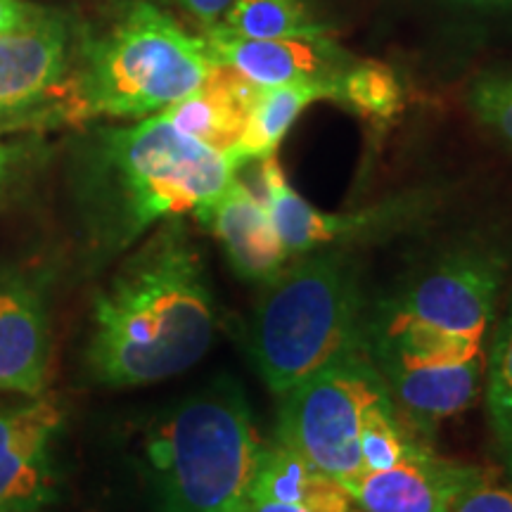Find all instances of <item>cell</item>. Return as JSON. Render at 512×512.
<instances>
[{"label": "cell", "instance_id": "6da1fadb", "mask_svg": "<svg viewBox=\"0 0 512 512\" xmlns=\"http://www.w3.org/2000/svg\"><path fill=\"white\" fill-rule=\"evenodd\" d=\"M214 335V294L200 247L183 219H169L95 294L83 363L102 387H145L202 361Z\"/></svg>", "mask_w": 512, "mask_h": 512}, {"label": "cell", "instance_id": "7a4b0ae2", "mask_svg": "<svg viewBox=\"0 0 512 512\" xmlns=\"http://www.w3.org/2000/svg\"><path fill=\"white\" fill-rule=\"evenodd\" d=\"M238 171L162 112L133 126L95 131L79 166L81 214L95 254H121L159 223L197 214Z\"/></svg>", "mask_w": 512, "mask_h": 512}, {"label": "cell", "instance_id": "3957f363", "mask_svg": "<svg viewBox=\"0 0 512 512\" xmlns=\"http://www.w3.org/2000/svg\"><path fill=\"white\" fill-rule=\"evenodd\" d=\"M216 60L202 34L185 31L152 0H119L98 24H81L72 69L43 117L145 119L195 91Z\"/></svg>", "mask_w": 512, "mask_h": 512}, {"label": "cell", "instance_id": "277c9868", "mask_svg": "<svg viewBox=\"0 0 512 512\" xmlns=\"http://www.w3.org/2000/svg\"><path fill=\"white\" fill-rule=\"evenodd\" d=\"M351 249L294 256L264 285L245 328L254 370L275 396L366 349V299Z\"/></svg>", "mask_w": 512, "mask_h": 512}, {"label": "cell", "instance_id": "5b68a950", "mask_svg": "<svg viewBox=\"0 0 512 512\" xmlns=\"http://www.w3.org/2000/svg\"><path fill=\"white\" fill-rule=\"evenodd\" d=\"M508 259L489 242H460L366 313L375 366L484 354Z\"/></svg>", "mask_w": 512, "mask_h": 512}, {"label": "cell", "instance_id": "8992f818", "mask_svg": "<svg viewBox=\"0 0 512 512\" xmlns=\"http://www.w3.org/2000/svg\"><path fill=\"white\" fill-rule=\"evenodd\" d=\"M266 441L247 396L221 377L166 411L145 441L162 512H245Z\"/></svg>", "mask_w": 512, "mask_h": 512}, {"label": "cell", "instance_id": "52a82bcc", "mask_svg": "<svg viewBox=\"0 0 512 512\" xmlns=\"http://www.w3.org/2000/svg\"><path fill=\"white\" fill-rule=\"evenodd\" d=\"M389 389L366 349L354 351L278 396L275 439L347 489L363 475L361 432Z\"/></svg>", "mask_w": 512, "mask_h": 512}, {"label": "cell", "instance_id": "ba28073f", "mask_svg": "<svg viewBox=\"0 0 512 512\" xmlns=\"http://www.w3.org/2000/svg\"><path fill=\"white\" fill-rule=\"evenodd\" d=\"M259 176L261 200L292 259L320 249H351L358 242L382 240L420 221L432 207L430 195L408 192L351 214H330L292 188L275 155L261 159Z\"/></svg>", "mask_w": 512, "mask_h": 512}, {"label": "cell", "instance_id": "9c48e42d", "mask_svg": "<svg viewBox=\"0 0 512 512\" xmlns=\"http://www.w3.org/2000/svg\"><path fill=\"white\" fill-rule=\"evenodd\" d=\"M62 411L53 396L0 403V512H38L55 498V434Z\"/></svg>", "mask_w": 512, "mask_h": 512}, {"label": "cell", "instance_id": "30bf717a", "mask_svg": "<svg viewBox=\"0 0 512 512\" xmlns=\"http://www.w3.org/2000/svg\"><path fill=\"white\" fill-rule=\"evenodd\" d=\"M482 475V467L441 458L422 441L394 467L363 472L347 494L361 512H453Z\"/></svg>", "mask_w": 512, "mask_h": 512}, {"label": "cell", "instance_id": "8fae6325", "mask_svg": "<svg viewBox=\"0 0 512 512\" xmlns=\"http://www.w3.org/2000/svg\"><path fill=\"white\" fill-rule=\"evenodd\" d=\"M79 22L46 10L29 27L0 34V114H15L48 100L72 69Z\"/></svg>", "mask_w": 512, "mask_h": 512}, {"label": "cell", "instance_id": "7c38bea8", "mask_svg": "<svg viewBox=\"0 0 512 512\" xmlns=\"http://www.w3.org/2000/svg\"><path fill=\"white\" fill-rule=\"evenodd\" d=\"M202 38L216 62L228 64L256 86H283L294 81L337 79L356 55L330 34L306 38H247L223 24L202 29Z\"/></svg>", "mask_w": 512, "mask_h": 512}, {"label": "cell", "instance_id": "4fadbf2b", "mask_svg": "<svg viewBox=\"0 0 512 512\" xmlns=\"http://www.w3.org/2000/svg\"><path fill=\"white\" fill-rule=\"evenodd\" d=\"M486 354L439 361H392L377 366L401 418L420 437L465 413L484 387Z\"/></svg>", "mask_w": 512, "mask_h": 512}, {"label": "cell", "instance_id": "5bb4252c", "mask_svg": "<svg viewBox=\"0 0 512 512\" xmlns=\"http://www.w3.org/2000/svg\"><path fill=\"white\" fill-rule=\"evenodd\" d=\"M48 356L46 285L36 273H0V392L43 394Z\"/></svg>", "mask_w": 512, "mask_h": 512}, {"label": "cell", "instance_id": "9a60e30c", "mask_svg": "<svg viewBox=\"0 0 512 512\" xmlns=\"http://www.w3.org/2000/svg\"><path fill=\"white\" fill-rule=\"evenodd\" d=\"M195 216L219 240L228 264L242 280L266 285L290 264L292 256L287 254L264 200L238 176L216 200L197 209Z\"/></svg>", "mask_w": 512, "mask_h": 512}, {"label": "cell", "instance_id": "2e32d148", "mask_svg": "<svg viewBox=\"0 0 512 512\" xmlns=\"http://www.w3.org/2000/svg\"><path fill=\"white\" fill-rule=\"evenodd\" d=\"M259 88L233 67L216 62L195 91L166 107L162 114L185 136L200 140L233 162Z\"/></svg>", "mask_w": 512, "mask_h": 512}, {"label": "cell", "instance_id": "e0dca14e", "mask_svg": "<svg viewBox=\"0 0 512 512\" xmlns=\"http://www.w3.org/2000/svg\"><path fill=\"white\" fill-rule=\"evenodd\" d=\"M245 512H356L342 484L278 439L266 441Z\"/></svg>", "mask_w": 512, "mask_h": 512}, {"label": "cell", "instance_id": "ac0fdd59", "mask_svg": "<svg viewBox=\"0 0 512 512\" xmlns=\"http://www.w3.org/2000/svg\"><path fill=\"white\" fill-rule=\"evenodd\" d=\"M332 95H335V81H294L283 86H261L252 114H249L245 136L233 152L235 166L242 169L249 162L273 157L306 107L320 100H332Z\"/></svg>", "mask_w": 512, "mask_h": 512}, {"label": "cell", "instance_id": "d6986e66", "mask_svg": "<svg viewBox=\"0 0 512 512\" xmlns=\"http://www.w3.org/2000/svg\"><path fill=\"white\" fill-rule=\"evenodd\" d=\"M484 399L503 472L512 477V294L491 335L484 363Z\"/></svg>", "mask_w": 512, "mask_h": 512}, {"label": "cell", "instance_id": "ffe728a7", "mask_svg": "<svg viewBox=\"0 0 512 512\" xmlns=\"http://www.w3.org/2000/svg\"><path fill=\"white\" fill-rule=\"evenodd\" d=\"M223 27L247 38H306L330 34L309 0H233Z\"/></svg>", "mask_w": 512, "mask_h": 512}, {"label": "cell", "instance_id": "44dd1931", "mask_svg": "<svg viewBox=\"0 0 512 512\" xmlns=\"http://www.w3.org/2000/svg\"><path fill=\"white\" fill-rule=\"evenodd\" d=\"M332 102H339L358 117L384 124L403 110V86L392 67L356 57L335 79Z\"/></svg>", "mask_w": 512, "mask_h": 512}, {"label": "cell", "instance_id": "7402d4cb", "mask_svg": "<svg viewBox=\"0 0 512 512\" xmlns=\"http://www.w3.org/2000/svg\"><path fill=\"white\" fill-rule=\"evenodd\" d=\"M467 107L512 155V72L479 74L467 88Z\"/></svg>", "mask_w": 512, "mask_h": 512}, {"label": "cell", "instance_id": "603a6c76", "mask_svg": "<svg viewBox=\"0 0 512 512\" xmlns=\"http://www.w3.org/2000/svg\"><path fill=\"white\" fill-rule=\"evenodd\" d=\"M453 512H512V477L484 470Z\"/></svg>", "mask_w": 512, "mask_h": 512}, {"label": "cell", "instance_id": "cb8c5ba5", "mask_svg": "<svg viewBox=\"0 0 512 512\" xmlns=\"http://www.w3.org/2000/svg\"><path fill=\"white\" fill-rule=\"evenodd\" d=\"M46 10L48 8L27 3V0H0V34L29 27V24L36 22Z\"/></svg>", "mask_w": 512, "mask_h": 512}, {"label": "cell", "instance_id": "d4e9b609", "mask_svg": "<svg viewBox=\"0 0 512 512\" xmlns=\"http://www.w3.org/2000/svg\"><path fill=\"white\" fill-rule=\"evenodd\" d=\"M174 3L181 5L190 17H195L202 24V29H207L226 17L233 0H174Z\"/></svg>", "mask_w": 512, "mask_h": 512}, {"label": "cell", "instance_id": "484cf974", "mask_svg": "<svg viewBox=\"0 0 512 512\" xmlns=\"http://www.w3.org/2000/svg\"><path fill=\"white\" fill-rule=\"evenodd\" d=\"M439 3L470 12H512V0H439Z\"/></svg>", "mask_w": 512, "mask_h": 512}, {"label": "cell", "instance_id": "4316f807", "mask_svg": "<svg viewBox=\"0 0 512 512\" xmlns=\"http://www.w3.org/2000/svg\"><path fill=\"white\" fill-rule=\"evenodd\" d=\"M15 159H17V147L0 145V188H3V183L8 181Z\"/></svg>", "mask_w": 512, "mask_h": 512}, {"label": "cell", "instance_id": "83f0119b", "mask_svg": "<svg viewBox=\"0 0 512 512\" xmlns=\"http://www.w3.org/2000/svg\"><path fill=\"white\" fill-rule=\"evenodd\" d=\"M356 512H361V510H358V508H356Z\"/></svg>", "mask_w": 512, "mask_h": 512}]
</instances>
